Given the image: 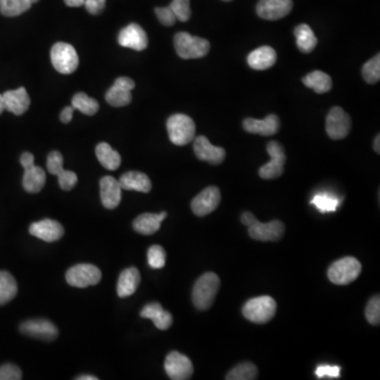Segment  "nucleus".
<instances>
[{
	"label": "nucleus",
	"instance_id": "13",
	"mask_svg": "<svg viewBox=\"0 0 380 380\" xmlns=\"http://www.w3.org/2000/svg\"><path fill=\"white\" fill-rule=\"evenodd\" d=\"M166 374L172 380H187L194 374V365L188 357L174 351L167 355L164 363Z\"/></svg>",
	"mask_w": 380,
	"mask_h": 380
},
{
	"label": "nucleus",
	"instance_id": "30",
	"mask_svg": "<svg viewBox=\"0 0 380 380\" xmlns=\"http://www.w3.org/2000/svg\"><path fill=\"white\" fill-rule=\"evenodd\" d=\"M95 154H97V160L106 170H117L121 165V156L109 144L99 143L95 148Z\"/></svg>",
	"mask_w": 380,
	"mask_h": 380
},
{
	"label": "nucleus",
	"instance_id": "37",
	"mask_svg": "<svg viewBox=\"0 0 380 380\" xmlns=\"http://www.w3.org/2000/svg\"><path fill=\"white\" fill-rule=\"evenodd\" d=\"M363 76L367 84H376L380 79V56H374L363 67Z\"/></svg>",
	"mask_w": 380,
	"mask_h": 380
},
{
	"label": "nucleus",
	"instance_id": "12",
	"mask_svg": "<svg viewBox=\"0 0 380 380\" xmlns=\"http://www.w3.org/2000/svg\"><path fill=\"white\" fill-rule=\"evenodd\" d=\"M47 170L51 174L58 178V184L63 190L69 192L76 185L77 176L75 172L66 170L64 168V158L58 151H52L47 158Z\"/></svg>",
	"mask_w": 380,
	"mask_h": 380
},
{
	"label": "nucleus",
	"instance_id": "15",
	"mask_svg": "<svg viewBox=\"0 0 380 380\" xmlns=\"http://www.w3.org/2000/svg\"><path fill=\"white\" fill-rule=\"evenodd\" d=\"M135 84L129 77H119L115 84L106 93V101L113 107H124L129 105L132 101L131 91Z\"/></svg>",
	"mask_w": 380,
	"mask_h": 380
},
{
	"label": "nucleus",
	"instance_id": "11",
	"mask_svg": "<svg viewBox=\"0 0 380 380\" xmlns=\"http://www.w3.org/2000/svg\"><path fill=\"white\" fill-rule=\"evenodd\" d=\"M352 122L349 115L341 107L331 109L327 117V133L332 140H342L351 131Z\"/></svg>",
	"mask_w": 380,
	"mask_h": 380
},
{
	"label": "nucleus",
	"instance_id": "48",
	"mask_svg": "<svg viewBox=\"0 0 380 380\" xmlns=\"http://www.w3.org/2000/svg\"><path fill=\"white\" fill-rule=\"evenodd\" d=\"M379 142H380V137H379V134H378L377 137H376L375 140H374V150H375V151L377 152V154H379L380 152Z\"/></svg>",
	"mask_w": 380,
	"mask_h": 380
},
{
	"label": "nucleus",
	"instance_id": "20",
	"mask_svg": "<svg viewBox=\"0 0 380 380\" xmlns=\"http://www.w3.org/2000/svg\"><path fill=\"white\" fill-rule=\"evenodd\" d=\"M101 204L107 209H115L122 201L121 184L113 176H106L99 182Z\"/></svg>",
	"mask_w": 380,
	"mask_h": 380
},
{
	"label": "nucleus",
	"instance_id": "4",
	"mask_svg": "<svg viewBox=\"0 0 380 380\" xmlns=\"http://www.w3.org/2000/svg\"><path fill=\"white\" fill-rule=\"evenodd\" d=\"M170 141L176 146H185L196 138V124L188 115L176 113L167 119Z\"/></svg>",
	"mask_w": 380,
	"mask_h": 380
},
{
	"label": "nucleus",
	"instance_id": "23",
	"mask_svg": "<svg viewBox=\"0 0 380 380\" xmlns=\"http://www.w3.org/2000/svg\"><path fill=\"white\" fill-rule=\"evenodd\" d=\"M6 110L15 115H22L29 109L31 99L24 87L3 93Z\"/></svg>",
	"mask_w": 380,
	"mask_h": 380
},
{
	"label": "nucleus",
	"instance_id": "32",
	"mask_svg": "<svg viewBox=\"0 0 380 380\" xmlns=\"http://www.w3.org/2000/svg\"><path fill=\"white\" fill-rule=\"evenodd\" d=\"M17 282L8 272H0V306H5L17 295Z\"/></svg>",
	"mask_w": 380,
	"mask_h": 380
},
{
	"label": "nucleus",
	"instance_id": "5",
	"mask_svg": "<svg viewBox=\"0 0 380 380\" xmlns=\"http://www.w3.org/2000/svg\"><path fill=\"white\" fill-rule=\"evenodd\" d=\"M276 311H277V304L272 297L260 296L249 300L244 304L242 313L244 317L251 322L263 324L273 319Z\"/></svg>",
	"mask_w": 380,
	"mask_h": 380
},
{
	"label": "nucleus",
	"instance_id": "7",
	"mask_svg": "<svg viewBox=\"0 0 380 380\" xmlns=\"http://www.w3.org/2000/svg\"><path fill=\"white\" fill-rule=\"evenodd\" d=\"M20 163L24 170L22 186L30 194H38L46 184V172L40 166L34 164V156L30 152H24L20 156Z\"/></svg>",
	"mask_w": 380,
	"mask_h": 380
},
{
	"label": "nucleus",
	"instance_id": "6",
	"mask_svg": "<svg viewBox=\"0 0 380 380\" xmlns=\"http://www.w3.org/2000/svg\"><path fill=\"white\" fill-rule=\"evenodd\" d=\"M361 263L354 257H345L337 260L329 268V279L337 286H347L359 277Z\"/></svg>",
	"mask_w": 380,
	"mask_h": 380
},
{
	"label": "nucleus",
	"instance_id": "35",
	"mask_svg": "<svg viewBox=\"0 0 380 380\" xmlns=\"http://www.w3.org/2000/svg\"><path fill=\"white\" fill-rule=\"evenodd\" d=\"M311 204L314 205L320 213H334L337 207L340 204V199L329 192H320L315 195L311 201Z\"/></svg>",
	"mask_w": 380,
	"mask_h": 380
},
{
	"label": "nucleus",
	"instance_id": "50",
	"mask_svg": "<svg viewBox=\"0 0 380 380\" xmlns=\"http://www.w3.org/2000/svg\"><path fill=\"white\" fill-rule=\"evenodd\" d=\"M30 3H32V5H33V3H38V1H40V0H29Z\"/></svg>",
	"mask_w": 380,
	"mask_h": 380
},
{
	"label": "nucleus",
	"instance_id": "49",
	"mask_svg": "<svg viewBox=\"0 0 380 380\" xmlns=\"http://www.w3.org/2000/svg\"><path fill=\"white\" fill-rule=\"evenodd\" d=\"M5 103H3V94H0V115H3V111H5Z\"/></svg>",
	"mask_w": 380,
	"mask_h": 380
},
{
	"label": "nucleus",
	"instance_id": "39",
	"mask_svg": "<svg viewBox=\"0 0 380 380\" xmlns=\"http://www.w3.org/2000/svg\"><path fill=\"white\" fill-rule=\"evenodd\" d=\"M170 7L176 15V20L185 22L192 16L190 0H172Z\"/></svg>",
	"mask_w": 380,
	"mask_h": 380
},
{
	"label": "nucleus",
	"instance_id": "26",
	"mask_svg": "<svg viewBox=\"0 0 380 380\" xmlns=\"http://www.w3.org/2000/svg\"><path fill=\"white\" fill-rule=\"evenodd\" d=\"M141 282V275L137 267L126 268L122 272L117 281V295L119 298H127L137 292Z\"/></svg>",
	"mask_w": 380,
	"mask_h": 380
},
{
	"label": "nucleus",
	"instance_id": "18",
	"mask_svg": "<svg viewBox=\"0 0 380 380\" xmlns=\"http://www.w3.org/2000/svg\"><path fill=\"white\" fill-rule=\"evenodd\" d=\"M119 44L124 48L143 51L148 47V36L140 24H130L119 32Z\"/></svg>",
	"mask_w": 380,
	"mask_h": 380
},
{
	"label": "nucleus",
	"instance_id": "14",
	"mask_svg": "<svg viewBox=\"0 0 380 380\" xmlns=\"http://www.w3.org/2000/svg\"><path fill=\"white\" fill-rule=\"evenodd\" d=\"M19 330L26 336L44 341H52L58 336L56 325L47 319H31L24 321L20 324Z\"/></svg>",
	"mask_w": 380,
	"mask_h": 380
},
{
	"label": "nucleus",
	"instance_id": "41",
	"mask_svg": "<svg viewBox=\"0 0 380 380\" xmlns=\"http://www.w3.org/2000/svg\"><path fill=\"white\" fill-rule=\"evenodd\" d=\"M22 378V370L17 365L7 363L0 367V380H20Z\"/></svg>",
	"mask_w": 380,
	"mask_h": 380
},
{
	"label": "nucleus",
	"instance_id": "40",
	"mask_svg": "<svg viewBox=\"0 0 380 380\" xmlns=\"http://www.w3.org/2000/svg\"><path fill=\"white\" fill-rule=\"evenodd\" d=\"M365 318L372 325H378L380 323V298L379 296H374L367 302L365 308Z\"/></svg>",
	"mask_w": 380,
	"mask_h": 380
},
{
	"label": "nucleus",
	"instance_id": "33",
	"mask_svg": "<svg viewBox=\"0 0 380 380\" xmlns=\"http://www.w3.org/2000/svg\"><path fill=\"white\" fill-rule=\"evenodd\" d=\"M29 0H0V13L7 17L22 15L31 8Z\"/></svg>",
	"mask_w": 380,
	"mask_h": 380
},
{
	"label": "nucleus",
	"instance_id": "45",
	"mask_svg": "<svg viewBox=\"0 0 380 380\" xmlns=\"http://www.w3.org/2000/svg\"><path fill=\"white\" fill-rule=\"evenodd\" d=\"M74 110L75 109L72 106H68V107L64 108V110L60 113V121L65 124L70 123V122L72 121Z\"/></svg>",
	"mask_w": 380,
	"mask_h": 380
},
{
	"label": "nucleus",
	"instance_id": "3",
	"mask_svg": "<svg viewBox=\"0 0 380 380\" xmlns=\"http://www.w3.org/2000/svg\"><path fill=\"white\" fill-rule=\"evenodd\" d=\"M174 48L183 60H194L206 56L210 50V44L204 38L180 32L174 36Z\"/></svg>",
	"mask_w": 380,
	"mask_h": 380
},
{
	"label": "nucleus",
	"instance_id": "1",
	"mask_svg": "<svg viewBox=\"0 0 380 380\" xmlns=\"http://www.w3.org/2000/svg\"><path fill=\"white\" fill-rule=\"evenodd\" d=\"M241 222L249 227V236L258 241H278L281 239L286 231L281 221L274 220L268 223H262L249 211L242 213Z\"/></svg>",
	"mask_w": 380,
	"mask_h": 380
},
{
	"label": "nucleus",
	"instance_id": "21",
	"mask_svg": "<svg viewBox=\"0 0 380 380\" xmlns=\"http://www.w3.org/2000/svg\"><path fill=\"white\" fill-rule=\"evenodd\" d=\"M30 233L44 242H56L62 239L65 233L64 227L58 221L44 219L31 224Z\"/></svg>",
	"mask_w": 380,
	"mask_h": 380
},
{
	"label": "nucleus",
	"instance_id": "10",
	"mask_svg": "<svg viewBox=\"0 0 380 380\" xmlns=\"http://www.w3.org/2000/svg\"><path fill=\"white\" fill-rule=\"evenodd\" d=\"M270 160L259 170V176L264 180H273L279 178L284 172L286 156L283 146L276 141L268 143L266 147Z\"/></svg>",
	"mask_w": 380,
	"mask_h": 380
},
{
	"label": "nucleus",
	"instance_id": "36",
	"mask_svg": "<svg viewBox=\"0 0 380 380\" xmlns=\"http://www.w3.org/2000/svg\"><path fill=\"white\" fill-rule=\"evenodd\" d=\"M257 378V367L251 363H240L226 375L227 380H254Z\"/></svg>",
	"mask_w": 380,
	"mask_h": 380
},
{
	"label": "nucleus",
	"instance_id": "34",
	"mask_svg": "<svg viewBox=\"0 0 380 380\" xmlns=\"http://www.w3.org/2000/svg\"><path fill=\"white\" fill-rule=\"evenodd\" d=\"M72 107L84 115H94L99 111V104L86 93L79 92L73 97Z\"/></svg>",
	"mask_w": 380,
	"mask_h": 380
},
{
	"label": "nucleus",
	"instance_id": "42",
	"mask_svg": "<svg viewBox=\"0 0 380 380\" xmlns=\"http://www.w3.org/2000/svg\"><path fill=\"white\" fill-rule=\"evenodd\" d=\"M154 12H156L160 24H164V26H172L176 24V17L170 7L156 8Z\"/></svg>",
	"mask_w": 380,
	"mask_h": 380
},
{
	"label": "nucleus",
	"instance_id": "51",
	"mask_svg": "<svg viewBox=\"0 0 380 380\" xmlns=\"http://www.w3.org/2000/svg\"><path fill=\"white\" fill-rule=\"evenodd\" d=\"M224 1H231V0H224Z\"/></svg>",
	"mask_w": 380,
	"mask_h": 380
},
{
	"label": "nucleus",
	"instance_id": "47",
	"mask_svg": "<svg viewBox=\"0 0 380 380\" xmlns=\"http://www.w3.org/2000/svg\"><path fill=\"white\" fill-rule=\"evenodd\" d=\"M75 379L77 380H97L99 378L97 377V376H92V375H81L79 376V377L75 378Z\"/></svg>",
	"mask_w": 380,
	"mask_h": 380
},
{
	"label": "nucleus",
	"instance_id": "38",
	"mask_svg": "<svg viewBox=\"0 0 380 380\" xmlns=\"http://www.w3.org/2000/svg\"><path fill=\"white\" fill-rule=\"evenodd\" d=\"M147 258L148 264H149L150 267L158 270V268H162L165 266V249H163L160 245H152V247L148 249Z\"/></svg>",
	"mask_w": 380,
	"mask_h": 380
},
{
	"label": "nucleus",
	"instance_id": "27",
	"mask_svg": "<svg viewBox=\"0 0 380 380\" xmlns=\"http://www.w3.org/2000/svg\"><path fill=\"white\" fill-rule=\"evenodd\" d=\"M167 213H143L140 215L135 220L133 221V229L137 233L141 235H154V233L160 229L163 221L165 220Z\"/></svg>",
	"mask_w": 380,
	"mask_h": 380
},
{
	"label": "nucleus",
	"instance_id": "2",
	"mask_svg": "<svg viewBox=\"0 0 380 380\" xmlns=\"http://www.w3.org/2000/svg\"><path fill=\"white\" fill-rule=\"evenodd\" d=\"M220 286V278L215 273H205L201 276L192 290V302L195 306L200 311L209 310L215 301Z\"/></svg>",
	"mask_w": 380,
	"mask_h": 380
},
{
	"label": "nucleus",
	"instance_id": "17",
	"mask_svg": "<svg viewBox=\"0 0 380 380\" xmlns=\"http://www.w3.org/2000/svg\"><path fill=\"white\" fill-rule=\"evenodd\" d=\"M292 9V0H260L257 14L262 19L278 20L288 15Z\"/></svg>",
	"mask_w": 380,
	"mask_h": 380
},
{
	"label": "nucleus",
	"instance_id": "16",
	"mask_svg": "<svg viewBox=\"0 0 380 380\" xmlns=\"http://www.w3.org/2000/svg\"><path fill=\"white\" fill-rule=\"evenodd\" d=\"M221 192L218 187L209 186L200 192L192 202V210L198 217H205L218 208Z\"/></svg>",
	"mask_w": 380,
	"mask_h": 380
},
{
	"label": "nucleus",
	"instance_id": "24",
	"mask_svg": "<svg viewBox=\"0 0 380 380\" xmlns=\"http://www.w3.org/2000/svg\"><path fill=\"white\" fill-rule=\"evenodd\" d=\"M277 60V53L272 47L263 46L256 49L247 56V63L254 70H266L272 68Z\"/></svg>",
	"mask_w": 380,
	"mask_h": 380
},
{
	"label": "nucleus",
	"instance_id": "9",
	"mask_svg": "<svg viewBox=\"0 0 380 380\" xmlns=\"http://www.w3.org/2000/svg\"><path fill=\"white\" fill-rule=\"evenodd\" d=\"M101 279V272L92 264H77L69 268L66 280L73 288H85L97 286Z\"/></svg>",
	"mask_w": 380,
	"mask_h": 380
},
{
	"label": "nucleus",
	"instance_id": "44",
	"mask_svg": "<svg viewBox=\"0 0 380 380\" xmlns=\"http://www.w3.org/2000/svg\"><path fill=\"white\" fill-rule=\"evenodd\" d=\"M87 11L92 15H99L105 9L106 0H85Z\"/></svg>",
	"mask_w": 380,
	"mask_h": 380
},
{
	"label": "nucleus",
	"instance_id": "29",
	"mask_svg": "<svg viewBox=\"0 0 380 380\" xmlns=\"http://www.w3.org/2000/svg\"><path fill=\"white\" fill-rule=\"evenodd\" d=\"M308 88L313 89L318 94L329 92L332 89L333 83L330 75L320 70L313 71L302 79Z\"/></svg>",
	"mask_w": 380,
	"mask_h": 380
},
{
	"label": "nucleus",
	"instance_id": "25",
	"mask_svg": "<svg viewBox=\"0 0 380 380\" xmlns=\"http://www.w3.org/2000/svg\"><path fill=\"white\" fill-rule=\"evenodd\" d=\"M142 318L150 319L154 321V325L160 331H166L172 327V315L164 310L158 302H152L144 306L140 313Z\"/></svg>",
	"mask_w": 380,
	"mask_h": 380
},
{
	"label": "nucleus",
	"instance_id": "19",
	"mask_svg": "<svg viewBox=\"0 0 380 380\" xmlns=\"http://www.w3.org/2000/svg\"><path fill=\"white\" fill-rule=\"evenodd\" d=\"M194 150L199 160H204L213 165H220L226 156V152L223 148L213 145L204 135H200L195 139Z\"/></svg>",
	"mask_w": 380,
	"mask_h": 380
},
{
	"label": "nucleus",
	"instance_id": "43",
	"mask_svg": "<svg viewBox=\"0 0 380 380\" xmlns=\"http://www.w3.org/2000/svg\"><path fill=\"white\" fill-rule=\"evenodd\" d=\"M317 377L319 379L322 378H339L340 376V367L337 365H319L316 369Z\"/></svg>",
	"mask_w": 380,
	"mask_h": 380
},
{
	"label": "nucleus",
	"instance_id": "31",
	"mask_svg": "<svg viewBox=\"0 0 380 380\" xmlns=\"http://www.w3.org/2000/svg\"><path fill=\"white\" fill-rule=\"evenodd\" d=\"M295 36H296L297 47L302 53H311L316 48L317 40L313 30L308 24H299L295 29Z\"/></svg>",
	"mask_w": 380,
	"mask_h": 380
},
{
	"label": "nucleus",
	"instance_id": "28",
	"mask_svg": "<svg viewBox=\"0 0 380 380\" xmlns=\"http://www.w3.org/2000/svg\"><path fill=\"white\" fill-rule=\"evenodd\" d=\"M122 189L148 194L151 190V181L147 174L140 172H129L124 174L119 180Z\"/></svg>",
	"mask_w": 380,
	"mask_h": 380
},
{
	"label": "nucleus",
	"instance_id": "22",
	"mask_svg": "<svg viewBox=\"0 0 380 380\" xmlns=\"http://www.w3.org/2000/svg\"><path fill=\"white\" fill-rule=\"evenodd\" d=\"M243 128L249 133L270 137V135H274L279 131L280 119L276 115H270L264 119H256L249 117V119H244Z\"/></svg>",
	"mask_w": 380,
	"mask_h": 380
},
{
	"label": "nucleus",
	"instance_id": "46",
	"mask_svg": "<svg viewBox=\"0 0 380 380\" xmlns=\"http://www.w3.org/2000/svg\"><path fill=\"white\" fill-rule=\"evenodd\" d=\"M65 3L70 8L81 7L84 6L85 0H65Z\"/></svg>",
	"mask_w": 380,
	"mask_h": 380
},
{
	"label": "nucleus",
	"instance_id": "8",
	"mask_svg": "<svg viewBox=\"0 0 380 380\" xmlns=\"http://www.w3.org/2000/svg\"><path fill=\"white\" fill-rule=\"evenodd\" d=\"M51 62L62 74H71L79 68V60L74 47L66 42H58L51 49Z\"/></svg>",
	"mask_w": 380,
	"mask_h": 380
}]
</instances>
